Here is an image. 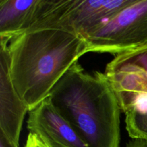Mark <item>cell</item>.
I'll list each match as a JSON object with an SVG mask.
<instances>
[{
  "label": "cell",
  "mask_w": 147,
  "mask_h": 147,
  "mask_svg": "<svg viewBox=\"0 0 147 147\" xmlns=\"http://www.w3.org/2000/svg\"><path fill=\"white\" fill-rule=\"evenodd\" d=\"M9 74L29 111L49 97L66 72L86 53L82 36L53 28L29 30L8 44Z\"/></svg>",
  "instance_id": "1"
},
{
  "label": "cell",
  "mask_w": 147,
  "mask_h": 147,
  "mask_svg": "<svg viewBox=\"0 0 147 147\" xmlns=\"http://www.w3.org/2000/svg\"><path fill=\"white\" fill-rule=\"evenodd\" d=\"M48 98L89 147H119L121 110L104 73H85L77 62Z\"/></svg>",
  "instance_id": "2"
},
{
  "label": "cell",
  "mask_w": 147,
  "mask_h": 147,
  "mask_svg": "<svg viewBox=\"0 0 147 147\" xmlns=\"http://www.w3.org/2000/svg\"><path fill=\"white\" fill-rule=\"evenodd\" d=\"M86 53L115 56L147 46V0H134L86 33Z\"/></svg>",
  "instance_id": "3"
},
{
  "label": "cell",
  "mask_w": 147,
  "mask_h": 147,
  "mask_svg": "<svg viewBox=\"0 0 147 147\" xmlns=\"http://www.w3.org/2000/svg\"><path fill=\"white\" fill-rule=\"evenodd\" d=\"M133 1L53 0L45 14L30 30L59 29L83 37Z\"/></svg>",
  "instance_id": "4"
},
{
  "label": "cell",
  "mask_w": 147,
  "mask_h": 147,
  "mask_svg": "<svg viewBox=\"0 0 147 147\" xmlns=\"http://www.w3.org/2000/svg\"><path fill=\"white\" fill-rule=\"evenodd\" d=\"M30 133L48 147H89L72 125L52 104L49 98L29 111Z\"/></svg>",
  "instance_id": "5"
},
{
  "label": "cell",
  "mask_w": 147,
  "mask_h": 147,
  "mask_svg": "<svg viewBox=\"0 0 147 147\" xmlns=\"http://www.w3.org/2000/svg\"><path fill=\"white\" fill-rule=\"evenodd\" d=\"M27 112L10 78L8 44L0 42V131L18 144Z\"/></svg>",
  "instance_id": "6"
},
{
  "label": "cell",
  "mask_w": 147,
  "mask_h": 147,
  "mask_svg": "<svg viewBox=\"0 0 147 147\" xmlns=\"http://www.w3.org/2000/svg\"><path fill=\"white\" fill-rule=\"evenodd\" d=\"M52 0H0V42L28 31L45 14Z\"/></svg>",
  "instance_id": "7"
},
{
  "label": "cell",
  "mask_w": 147,
  "mask_h": 147,
  "mask_svg": "<svg viewBox=\"0 0 147 147\" xmlns=\"http://www.w3.org/2000/svg\"><path fill=\"white\" fill-rule=\"evenodd\" d=\"M126 129L132 139L147 141V109L144 111H129L125 113Z\"/></svg>",
  "instance_id": "8"
},
{
  "label": "cell",
  "mask_w": 147,
  "mask_h": 147,
  "mask_svg": "<svg viewBox=\"0 0 147 147\" xmlns=\"http://www.w3.org/2000/svg\"><path fill=\"white\" fill-rule=\"evenodd\" d=\"M112 60L118 63L134 65L147 74V46L121 53L115 56Z\"/></svg>",
  "instance_id": "9"
},
{
  "label": "cell",
  "mask_w": 147,
  "mask_h": 147,
  "mask_svg": "<svg viewBox=\"0 0 147 147\" xmlns=\"http://www.w3.org/2000/svg\"><path fill=\"white\" fill-rule=\"evenodd\" d=\"M24 147H48L36 135L30 133L27 136Z\"/></svg>",
  "instance_id": "10"
},
{
  "label": "cell",
  "mask_w": 147,
  "mask_h": 147,
  "mask_svg": "<svg viewBox=\"0 0 147 147\" xmlns=\"http://www.w3.org/2000/svg\"><path fill=\"white\" fill-rule=\"evenodd\" d=\"M0 147H19V144L11 142L5 134L0 131Z\"/></svg>",
  "instance_id": "11"
},
{
  "label": "cell",
  "mask_w": 147,
  "mask_h": 147,
  "mask_svg": "<svg viewBox=\"0 0 147 147\" xmlns=\"http://www.w3.org/2000/svg\"><path fill=\"white\" fill-rule=\"evenodd\" d=\"M126 147H147V141L143 139H132L128 142Z\"/></svg>",
  "instance_id": "12"
}]
</instances>
